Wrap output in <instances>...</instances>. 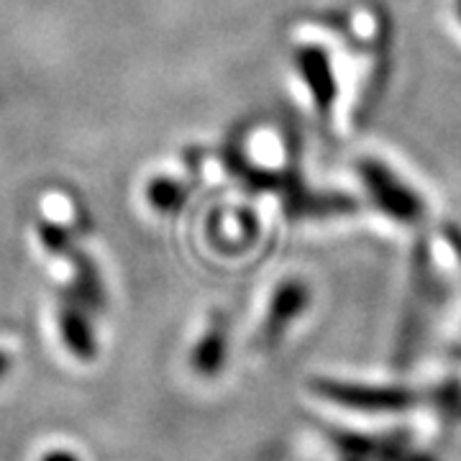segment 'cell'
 <instances>
[{"instance_id": "cell-1", "label": "cell", "mask_w": 461, "mask_h": 461, "mask_svg": "<svg viewBox=\"0 0 461 461\" xmlns=\"http://www.w3.org/2000/svg\"><path fill=\"white\" fill-rule=\"evenodd\" d=\"M311 390L326 402L359 412H402L418 405V395L397 384H362L333 377H313Z\"/></svg>"}, {"instance_id": "cell-2", "label": "cell", "mask_w": 461, "mask_h": 461, "mask_svg": "<svg viewBox=\"0 0 461 461\" xmlns=\"http://www.w3.org/2000/svg\"><path fill=\"white\" fill-rule=\"evenodd\" d=\"M359 180L379 211H384L400 223H418L426 213V203L420 200V195L384 162L364 159L359 165Z\"/></svg>"}, {"instance_id": "cell-3", "label": "cell", "mask_w": 461, "mask_h": 461, "mask_svg": "<svg viewBox=\"0 0 461 461\" xmlns=\"http://www.w3.org/2000/svg\"><path fill=\"white\" fill-rule=\"evenodd\" d=\"M311 305V287L303 280H285L277 285L275 295L269 300V311L264 315L262 330H259V344L264 348L280 344L285 330L295 323L305 308Z\"/></svg>"}, {"instance_id": "cell-4", "label": "cell", "mask_w": 461, "mask_h": 461, "mask_svg": "<svg viewBox=\"0 0 461 461\" xmlns=\"http://www.w3.org/2000/svg\"><path fill=\"white\" fill-rule=\"evenodd\" d=\"M57 321H59V333H62V341L69 348V354L77 357L80 362H93L98 354L95 330L87 318V308L75 297L72 290H67L59 300Z\"/></svg>"}, {"instance_id": "cell-5", "label": "cell", "mask_w": 461, "mask_h": 461, "mask_svg": "<svg viewBox=\"0 0 461 461\" xmlns=\"http://www.w3.org/2000/svg\"><path fill=\"white\" fill-rule=\"evenodd\" d=\"M297 69L303 75L305 85L313 93L315 108L321 111V115H329L326 111L330 108V103L336 98V85H333V69H330L329 51H323L321 47H300L295 54Z\"/></svg>"}, {"instance_id": "cell-6", "label": "cell", "mask_w": 461, "mask_h": 461, "mask_svg": "<svg viewBox=\"0 0 461 461\" xmlns=\"http://www.w3.org/2000/svg\"><path fill=\"white\" fill-rule=\"evenodd\" d=\"M229 357V323L223 315H215L211 329L200 336V341L193 348V369L200 377H215Z\"/></svg>"}, {"instance_id": "cell-7", "label": "cell", "mask_w": 461, "mask_h": 461, "mask_svg": "<svg viewBox=\"0 0 461 461\" xmlns=\"http://www.w3.org/2000/svg\"><path fill=\"white\" fill-rule=\"evenodd\" d=\"M65 259L75 269V287H72L75 297L83 303L87 311H103L105 308V287H103L95 264L87 259L85 251H77L75 247L69 249Z\"/></svg>"}, {"instance_id": "cell-8", "label": "cell", "mask_w": 461, "mask_h": 461, "mask_svg": "<svg viewBox=\"0 0 461 461\" xmlns=\"http://www.w3.org/2000/svg\"><path fill=\"white\" fill-rule=\"evenodd\" d=\"M149 200L157 211H172L177 208L182 200V187L175 180L159 177L149 185Z\"/></svg>"}, {"instance_id": "cell-9", "label": "cell", "mask_w": 461, "mask_h": 461, "mask_svg": "<svg viewBox=\"0 0 461 461\" xmlns=\"http://www.w3.org/2000/svg\"><path fill=\"white\" fill-rule=\"evenodd\" d=\"M39 239H41L44 249L50 254H54V257H67L69 249L75 247L72 244V236L65 229L54 226V223H39Z\"/></svg>"}, {"instance_id": "cell-10", "label": "cell", "mask_w": 461, "mask_h": 461, "mask_svg": "<svg viewBox=\"0 0 461 461\" xmlns=\"http://www.w3.org/2000/svg\"><path fill=\"white\" fill-rule=\"evenodd\" d=\"M39 461H80V456L72 454V451H67V448H51Z\"/></svg>"}, {"instance_id": "cell-11", "label": "cell", "mask_w": 461, "mask_h": 461, "mask_svg": "<svg viewBox=\"0 0 461 461\" xmlns=\"http://www.w3.org/2000/svg\"><path fill=\"white\" fill-rule=\"evenodd\" d=\"M11 372V357L5 351H0V379L5 377Z\"/></svg>"}, {"instance_id": "cell-12", "label": "cell", "mask_w": 461, "mask_h": 461, "mask_svg": "<svg viewBox=\"0 0 461 461\" xmlns=\"http://www.w3.org/2000/svg\"><path fill=\"white\" fill-rule=\"evenodd\" d=\"M408 461H436V459H430V456H411Z\"/></svg>"}]
</instances>
